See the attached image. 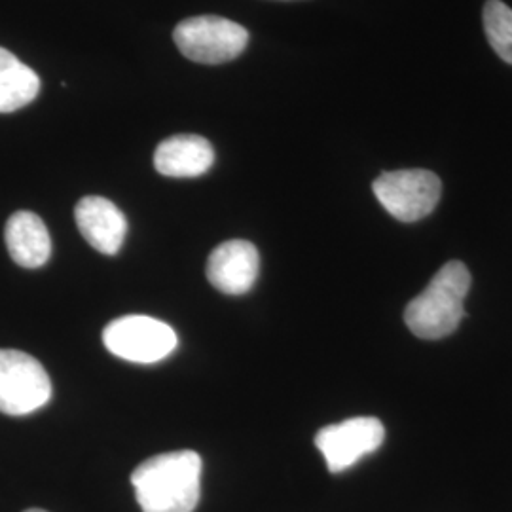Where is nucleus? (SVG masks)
<instances>
[{
  "label": "nucleus",
  "instance_id": "obj_11",
  "mask_svg": "<svg viewBox=\"0 0 512 512\" xmlns=\"http://www.w3.org/2000/svg\"><path fill=\"white\" fill-rule=\"evenodd\" d=\"M8 253L21 268L35 270L52 255V239L44 220L31 211L14 213L4 230Z\"/></svg>",
  "mask_w": 512,
  "mask_h": 512
},
{
  "label": "nucleus",
  "instance_id": "obj_6",
  "mask_svg": "<svg viewBox=\"0 0 512 512\" xmlns=\"http://www.w3.org/2000/svg\"><path fill=\"white\" fill-rule=\"evenodd\" d=\"M372 190L393 219L418 222L439 205L442 184L433 171L401 169L382 173L372 184Z\"/></svg>",
  "mask_w": 512,
  "mask_h": 512
},
{
  "label": "nucleus",
  "instance_id": "obj_8",
  "mask_svg": "<svg viewBox=\"0 0 512 512\" xmlns=\"http://www.w3.org/2000/svg\"><path fill=\"white\" fill-rule=\"evenodd\" d=\"M260 256L255 245L245 239L224 241L207 260L209 283L224 294L251 291L258 277Z\"/></svg>",
  "mask_w": 512,
  "mask_h": 512
},
{
  "label": "nucleus",
  "instance_id": "obj_5",
  "mask_svg": "<svg viewBox=\"0 0 512 512\" xmlns=\"http://www.w3.org/2000/svg\"><path fill=\"white\" fill-rule=\"evenodd\" d=\"M103 342L112 355L139 365L160 363L171 355L179 338L167 323L148 315L114 319L103 330Z\"/></svg>",
  "mask_w": 512,
  "mask_h": 512
},
{
  "label": "nucleus",
  "instance_id": "obj_12",
  "mask_svg": "<svg viewBox=\"0 0 512 512\" xmlns=\"http://www.w3.org/2000/svg\"><path fill=\"white\" fill-rule=\"evenodd\" d=\"M38 93V74L12 52L0 48V112L23 109L37 99Z\"/></svg>",
  "mask_w": 512,
  "mask_h": 512
},
{
  "label": "nucleus",
  "instance_id": "obj_3",
  "mask_svg": "<svg viewBox=\"0 0 512 512\" xmlns=\"http://www.w3.org/2000/svg\"><path fill=\"white\" fill-rule=\"evenodd\" d=\"M173 40L190 61L220 65L236 59L247 48L249 31L232 19L196 16L175 27Z\"/></svg>",
  "mask_w": 512,
  "mask_h": 512
},
{
  "label": "nucleus",
  "instance_id": "obj_13",
  "mask_svg": "<svg viewBox=\"0 0 512 512\" xmlns=\"http://www.w3.org/2000/svg\"><path fill=\"white\" fill-rule=\"evenodd\" d=\"M484 29L495 54L512 65V8L501 0H488L484 6Z\"/></svg>",
  "mask_w": 512,
  "mask_h": 512
},
{
  "label": "nucleus",
  "instance_id": "obj_2",
  "mask_svg": "<svg viewBox=\"0 0 512 512\" xmlns=\"http://www.w3.org/2000/svg\"><path fill=\"white\" fill-rule=\"evenodd\" d=\"M471 289V274L459 260L444 264L425 291L404 310L406 327L423 340H439L458 329L465 317V298Z\"/></svg>",
  "mask_w": 512,
  "mask_h": 512
},
{
  "label": "nucleus",
  "instance_id": "obj_1",
  "mask_svg": "<svg viewBox=\"0 0 512 512\" xmlns=\"http://www.w3.org/2000/svg\"><path fill=\"white\" fill-rule=\"evenodd\" d=\"M202 458L192 450L143 461L131 475L143 512H194L202 495Z\"/></svg>",
  "mask_w": 512,
  "mask_h": 512
},
{
  "label": "nucleus",
  "instance_id": "obj_14",
  "mask_svg": "<svg viewBox=\"0 0 512 512\" xmlns=\"http://www.w3.org/2000/svg\"><path fill=\"white\" fill-rule=\"evenodd\" d=\"M25 512H46V511H42V509H29V511H25Z\"/></svg>",
  "mask_w": 512,
  "mask_h": 512
},
{
  "label": "nucleus",
  "instance_id": "obj_10",
  "mask_svg": "<svg viewBox=\"0 0 512 512\" xmlns=\"http://www.w3.org/2000/svg\"><path fill=\"white\" fill-rule=\"evenodd\" d=\"M215 150L200 135H173L160 143L154 154V167L165 177L192 179L211 169Z\"/></svg>",
  "mask_w": 512,
  "mask_h": 512
},
{
  "label": "nucleus",
  "instance_id": "obj_7",
  "mask_svg": "<svg viewBox=\"0 0 512 512\" xmlns=\"http://www.w3.org/2000/svg\"><path fill=\"white\" fill-rule=\"evenodd\" d=\"M384 439V423L378 418H351L323 427L315 435V446L327 461L330 473H342L376 452Z\"/></svg>",
  "mask_w": 512,
  "mask_h": 512
},
{
  "label": "nucleus",
  "instance_id": "obj_4",
  "mask_svg": "<svg viewBox=\"0 0 512 512\" xmlns=\"http://www.w3.org/2000/svg\"><path fill=\"white\" fill-rule=\"evenodd\" d=\"M52 399V380L46 368L29 353L0 349V412L27 416Z\"/></svg>",
  "mask_w": 512,
  "mask_h": 512
},
{
  "label": "nucleus",
  "instance_id": "obj_9",
  "mask_svg": "<svg viewBox=\"0 0 512 512\" xmlns=\"http://www.w3.org/2000/svg\"><path fill=\"white\" fill-rule=\"evenodd\" d=\"M74 219L84 239L103 255H116L128 236L124 213L101 196H86L76 203Z\"/></svg>",
  "mask_w": 512,
  "mask_h": 512
}]
</instances>
